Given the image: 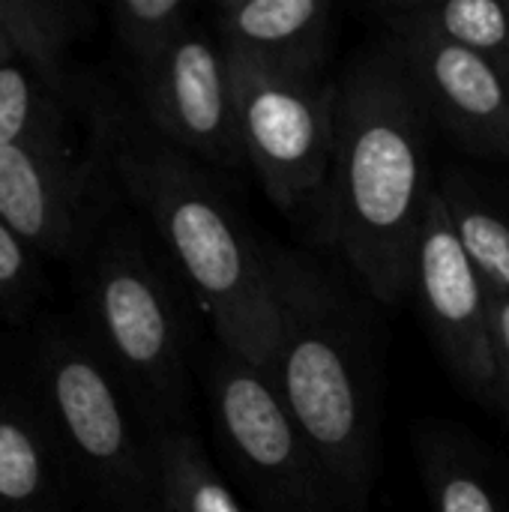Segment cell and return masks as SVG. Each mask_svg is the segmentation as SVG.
Segmentation results:
<instances>
[{
  "label": "cell",
  "instance_id": "obj_1",
  "mask_svg": "<svg viewBox=\"0 0 509 512\" xmlns=\"http://www.w3.org/2000/svg\"><path fill=\"white\" fill-rule=\"evenodd\" d=\"M81 96L90 144L108 177L153 228L216 345L270 378L279 315L267 243L249 231L210 168L171 147L141 114L108 93Z\"/></svg>",
  "mask_w": 509,
  "mask_h": 512
},
{
  "label": "cell",
  "instance_id": "obj_2",
  "mask_svg": "<svg viewBox=\"0 0 509 512\" xmlns=\"http://www.w3.org/2000/svg\"><path fill=\"white\" fill-rule=\"evenodd\" d=\"M429 126L390 36L360 48L336 78L333 162L315 237L342 255L369 300L390 309L411 297L414 246L435 192Z\"/></svg>",
  "mask_w": 509,
  "mask_h": 512
},
{
  "label": "cell",
  "instance_id": "obj_3",
  "mask_svg": "<svg viewBox=\"0 0 509 512\" xmlns=\"http://www.w3.org/2000/svg\"><path fill=\"white\" fill-rule=\"evenodd\" d=\"M267 258L279 315L270 384L327 468L342 510L372 512L384 420L378 321L312 252L267 243Z\"/></svg>",
  "mask_w": 509,
  "mask_h": 512
},
{
  "label": "cell",
  "instance_id": "obj_4",
  "mask_svg": "<svg viewBox=\"0 0 509 512\" xmlns=\"http://www.w3.org/2000/svg\"><path fill=\"white\" fill-rule=\"evenodd\" d=\"M189 300L165 252L138 225L117 219L96 231L87 276L90 342L153 432L189 426Z\"/></svg>",
  "mask_w": 509,
  "mask_h": 512
},
{
  "label": "cell",
  "instance_id": "obj_5",
  "mask_svg": "<svg viewBox=\"0 0 509 512\" xmlns=\"http://www.w3.org/2000/svg\"><path fill=\"white\" fill-rule=\"evenodd\" d=\"M36 375L51 426L102 510L162 512L153 432L138 429L141 411L96 345L57 330L36 354Z\"/></svg>",
  "mask_w": 509,
  "mask_h": 512
},
{
  "label": "cell",
  "instance_id": "obj_6",
  "mask_svg": "<svg viewBox=\"0 0 509 512\" xmlns=\"http://www.w3.org/2000/svg\"><path fill=\"white\" fill-rule=\"evenodd\" d=\"M228 60L246 165L282 216L318 225L333 162L336 78L237 51Z\"/></svg>",
  "mask_w": 509,
  "mask_h": 512
},
{
  "label": "cell",
  "instance_id": "obj_7",
  "mask_svg": "<svg viewBox=\"0 0 509 512\" xmlns=\"http://www.w3.org/2000/svg\"><path fill=\"white\" fill-rule=\"evenodd\" d=\"M204 393L219 456L252 512H345L327 468L264 372L213 345Z\"/></svg>",
  "mask_w": 509,
  "mask_h": 512
},
{
  "label": "cell",
  "instance_id": "obj_8",
  "mask_svg": "<svg viewBox=\"0 0 509 512\" xmlns=\"http://www.w3.org/2000/svg\"><path fill=\"white\" fill-rule=\"evenodd\" d=\"M135 90L144 123L171 147L216 177L246 165L231 60L213 30L192 24L162 60L135 72Z\"/></svg>",
  "mask_w": 509,
  "mask_h": 512
},
{
  "label": "cell",
  "instance_id": "obj_9",
  "mask_svg": "<svg viewBox=\"0 0 509 512\" xmlns=\"http://www.w3.org/2000/svg\"><path fill=\"white\" fill-rule=\"evenodd\" d=\"M411 297L450 378L477 402L492 393V288L453 234L438 192L426 204L411 261Z\"/></svg>",
  "mask_w": 509,
  "mask_h": 512
},
{
  "label": "cell",
  "instance_id": "obj_10",
  "mask_svg": "<svg viewBox=\"0 0 509 512\" xmlns=\"http://www.w3.org/2000/svg\"><path fill=\"white\" fill-rule=\"evenodd\" d=\"M93 147V144H90ZM102 156L81 162L66 135L0 150V222L30 249L69 255L96 237Z\"/></svg>",
  "mask_w": 509,
  "mask_h": 512
},
{
  "label": "cell",
  "instance_id": "obj_11",
  "mask_svg": "<svg viewBox=\"0 0 509 512\" xmlns=\"http://www.w3.org/2000/svg\"><path fill=\"white\" fill-rule=\"evenodd\" d=\"M399 45L432 123L459 147L509 162V84L492 60L414 27H384Z\"/></svg>",
  "mask_w": 509,
  "mask_h": 512
},
{
  "label": "cell",
  "instance_id": "obj_12",
  "mask_svg": "<svg viewBox=\"0 0 509 512\" xmlns=\"http://www.w3.org/2000/svg\"><path fill=\"white\" fill-rule=\"evenodd\" d=\"M339 9L327 0H228L213 33L228 51L288 69H327Z\"/></svg>",
  "mask_w": 509,
  "mask_h": 512
},
{
  "label": "cell",
  "instance_id": "obj_13",
  "mask_svg": "<svg viewBox=\"0 0 509 512\" xmlns=\"http://www.w3.org/2000/svg\"><path fill=\"white\" fill-rule=\"evenodd\" d=\"M411 450L432 512H509L507 465L468 429L423 420L411 432Z\"/></svg>",
  "mask_w": 509,
  "mask_h": 512
},
{
  "label": "cell",
  "instance_id": "obj_14",
  "mask_svg": "<svg viewBox=\"0 0 509 512\" xmlns=\"http://www.w3.org/2000/svg\"><path fill=\"white\" fill-rule=\"evenodd\" d=\"M447 222L492 291L509 294V192L468 171L447 168L435 180Z\"/></svg>",
  "mask_w": 509,
  "mask_h": 512
},
{
  "label": "cell",
  "instance_id": "obj_15",
  "mask_svg": "<svg viewBox=\"0 0 509 512\" xmlns=\"http://www.w3.org/2000/svg\"><path fill=\"white\" fill-rule=\"evenodd\" d=\"M384 27H414L507 66L509 0H399L378 6Z\"/></svg>",
  "mask_w": 509,
  "mask_h": 512
},
{
  "label": "cell",
  "instance_id": "obj_16",
  "mask_svg": "<svg viewBox=\"0 0 509 512\" xmlns=\"http://www.w3.org/2000/svg\"><path fill=\"white\" fill-rule=\"evenodd\" d=\"M162 512H252L189 426L153 432Z\"/></svg>",
  "mask_w": 509,
  "mask_h": 512
},
{
  "label": "cell",
  "instance_id": "obj_17",
  "mask_svg": "<svg viewBox=\"0 0 509 512\" xmlns=\"http://www.w3.org/2000/svg\"><path fill=\"white\" fill-rule=\"evenodd\" d=\"M48 495V441L18 399L0 396V512H39Z\"/></svg>",
  "mask_w": 509,
  "mask_h": 512
},
{
  "label": "cell",
  "instance_id": "obj_18",
  "mask_svg": "<svg viewBox=\"0 0 509 512\" xmlns=\"http://www.w3.org/2000/svg\"><path fill=\"white\" fill-rule=\"evenodd\" d=\"M63 90L51 87L33 66H0V150L66 135Z\"/></svg>",
  "mask_w": 509,
  "mask_h": 512
},
{
  "label": "cell",
  "instance_id": "obj_19",
  "mask_svg": "<svg viewBox=\"0 0 509 512\" xmlns=\"http://www.w3.org/2000/svg\"><path fill=\"white\" fill-rule=\"evenodd\" d=\"M192 24L195 9L183 0H120L111 6V27L135 72L162 60Z\"/></svg>",
  "mask_w": 509,
  "mask_h": 512
},
{
  "label": "cell",
  "instance_id": "obj_20",
  "mask_svg": "<svg viewBox=\"0 0 509 512\" xmlns=\"http://www.w3.org/2000/svg\"><path fill=\"white\" fill-rule=\"evenodd\" d=\"M30 279V246L6 222H0V306L18 303L27 294Z\"/></svg>",
  "mask_w": 509,
  "mask_h": 512
},
{
  "label": "cell",
  "instance_id": "obj_21",
  "mask_svg": "<svg viewBox=\"0 0 509 512\" xmlns=\"http://www.w3.org/2000/svg\"><path fill=\"white\" fill-rule=\"evenodd\" d=\"M492 393L489 405L509 420V294L492 291Z\"/></svg>",
  "mask_w": 509,
  "mask_h": 512
},
{
  "label": "cell",
  "instance_id": "obj_22",
  "mask_svg": "<svg viewBox=\"0 0 509 512\" xmlns=\"http://www.w3.org/2000/svg\"><path fill=\"white\" fill-rule=\"evenodd\" d=\"M21 63L18 60V39H15V18L12 0H0V66Z\"/></svg>",
  "mask_w": 509,
  "mask_h": 512
},
{
  "label": "cell",
  "instance_id": "obj_23",
  "mask_svg": "<svg viewBox=\"0 0 509 512\" xmlns=\"http://www.w3.org/2000/svg\"><path fill=\"white\" fill-rule=\"evenodd\" d=\"M504 75H507V84H509V60H507V66H504Z\"/></svg>",
  "mask_w": 509,
  "mask_h": 512
}]
</instances>
